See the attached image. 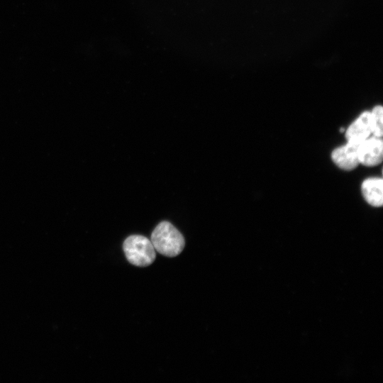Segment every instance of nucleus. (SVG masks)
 <instances>
[{
    "mask_svg": "<svg viewBox=\"0 0 383 383\" xmlns=\"http://www.w3.org/2000/svg\"><path fill=\"white\" fill-rule=\"evenodd\" d=\"M150 241L155 250L167 257L178 255L183 250L185 240L182 233L170 222H160L153 230Z\"/></svg>",
    "mask_w": 383,
    "mask_h": 383,
    "instance_id": "1",
    "label": "nucleus"
},
{
    "mask_svg": "<svg viewBox=\"0 0 383 383\" xmlns=\"http://www.w3.org/2000/svg\"><path fill=\"white\" fill-rule=\"evenodd\" d=\"M123 249L128 261L138 267H147L155 259V250L151 241L140 235L128 236L123 242Z\"/></svg>",
    "mask_w": 383,
    "mask_h": 383,
    "instance_id": "2",
    "label": "nucleus"
},
{
    "mask_svg": "<svg viewBox=\"0 0 383 383\" xmlns=\"http://www.w3.org/2000/svg\"><path fill=\"white\" fill-rule=\"evenodd\" d=\"M359 163L373 167L380 164L383 157V143L381 138L373 136L360 143L357 145Z\"/></svg>",
    "mask_w": 383,
    "mask_h": 383,
    "instance_id": "3",
    "label": "nucleus"
},
{
    "mask_svg": "<svg viewBox=\"0 0 383 383\" xmlns=\"http://www.w3.org/2000/svg\"><path fill=\"white\" fill-rule=\"evenodd\" d=\"M372 134V123L370 111L362 113L345 131L347 142L359 144Z\"/></svg>",
    "mask_w": 383,
    "mask_h": 383,
    "instance_id": "4",
    "label": "nucleus"
},
{
    "mask_svg": "<svg viewBox=\"0 0 383 383\" xmlns=\"http://www.w3.org/2000/svg\"><path fill=\"white\" fill-rule=\"evenodd\" d=\"M357 143L347 142L345 145L335 148L331 153L333 162L340 169L350 171L360 164L357 157Z\"/></svg>",
    "mask_w": 383,
    "mask_h": 383,
    "instance_id": "5",
    "label": "nucleus"
},
{
    "mask_svg": "<svg viewBox=\"0 0 383 383\" xmlns=\"http://www.w3.org/2000/svg\"><path fill=\"white\" fill-rule=\"evenodd\" d=\"M361 191L365 201L374 207L383 204V181L382 178L370 177L363 181Z\"/></svg>",
    "mask_w": 383,
    "mask_h": 383,
    "instance_id": "6",
    "label": "nucleus"
},
{
    "mask_svg": "<svg viewBox=\"0 0 383 383\" xmlns=\"http://www.w3.org/2000/svg\"><path fill=\"white\" fill-rule=\"evenodd\" d=\"M372 133L374 136L382 138L383 135V109L376 106L370 112Z\"/></svg>",
    "mask_w": 383,
    "mask_h": 383,
    "instance_id": "7",
    "label": "nucleus"
},
{
    "mask_svg": "<svg viewBox=\"0 0 383 383\" xmlns=\"http://www.w3.org/2000/svg\"><path fill=\"white\" fill-rule=\"evenodd\" d=\"M340 132L344 131V128H341L340 129Z\"/></svg>",
    "mask_w": 383,
    "mask_h": 383,
    "instance_id": "8",
    "label": "nucleus"
}]
</instances>
